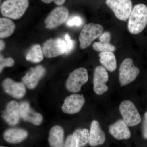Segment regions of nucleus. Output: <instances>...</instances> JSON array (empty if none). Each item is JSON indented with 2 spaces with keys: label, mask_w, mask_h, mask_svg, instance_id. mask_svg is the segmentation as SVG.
Segmentation results:
<instances>
[{
  "label": "nucleus",
  "mask_w": 147,
  "mask_h": 147,
  "mask_svg": "<svg viewBox=\"0 0 147 147\" xmlns=\"http://www.w3.org/2000/svg\"><path fill=\"white\" fill-rule=\"evenodd\" d=\"M111 39V35L108 32L103 33L99 37V40L101 42L110 43Z\"/></svg>",
  "instance_id": "c756f323"
},
{
  "label": "nucleus",
  "mask_w": 147,
  "mask_h": 147,
  "mask_svg": "<svg viewBox=\"0 0 147 147\" xmlns=\"http://www.w3.org/2000/svg\"><path fill=\"white\" fill-rule=\"evenodd\" d=\"M76 147H85L90 140V131L86 128L78 129L73 133Z\"/></svg>",
  "instance_id": "412c9836"
},
{
  "label": "nucleus",
  "mask_w": 147,
  "mask_h": 147,
  "mask_svg": "<svg viewBox=\"0 0 147 147\" xmlns=\"http://www.w3.org/2000/svg\"><path fill=\"white\" fill-rule=\"evenodd\" d=\"M142 132L144 139H147V111L144 116V120L142 123Z\"/></svg>",
  "instance_id": "cd10ccee"
},
{
  "label": "nucleus",
  "mask_w": 147,
  "mask_h": 147,
  "mask_svg": "<svg viewBox=\"0 0 147 147\" xmlns=\"http://www.w3.org/2000/svg\"><path fill=\"white\" fill-rule=\"evenodd\" d=\"M67 44L65 40L61 38L50 39L45 41L42 46L43 54L47 58L58 57L65 53Z\"/></svg>",
  "instance_id": "6e6552de"
},
{
  "label": "nucleus",
  "mask_w": 147,
  "mask_h": 147,
  "mask_svg": "<svg viewBox=\"0 0 147 147\" xmlns=\"http://www.w3.org/2000/svg\"><path fill=\"white\" fill-rule=\"evenodd\" d=\"M1 147H4V146H1Z\"/></svg>",
  "instance_id": "473e14b6"
},
{
  "label": "nucleus",
  "mask_w": 147,
  "mask_h": 147,
  "mask_svg": "<svg viewBox=\"0 0 147 147\" xmlns=\"http://www.w3.org/2000/svg\"><path fill=\"white\" fill-rule=\"evenodd\" d=\"M105 3L121 21L128 18L132 9L131 0H106Z\"/></svg>",
  "instance_id": "0eeeda50"
},
{
  "label": "nucleus",
  "mask_w": 147,
  "mask_h": 147,
  "mask_svg": "<svg viewBox=\"0 0 147 147\" xmlns=\"http://www.w3.org/2000/svg\"><path fill=\"white\" fill-rule=\"evenodd\" d=\"M14 64V61L11 58H4L3 56L1 55L0 57V71L2 72L3 69L6 67H12Z\"/></svg>",
  "instance_id": "393cba45"
},
{
  "label": "nucleus",
  "mask_w": 147,
  "mask_h": 147,
  "mask_svg": "<svg viewBox=\"0 0 147 147\" xmlns=\"http://www.w3.org/2000/svg\"><path fill=\"white\" fill-rule=\"evenodd\" d=\"M64 147H76V142L73 135H69L66 140Z\"/></svg>",
  "instance_id": "c85d7f7f"
},
{
  "label": "nucleus",
  "mask_w": 147,
  "mask_h": 147,
  "mask_svg": "<svg viewBox=\"0 0 147 147\" xmlns=\"http://www.w3.org/2000/svg\"><path fill=\"white\" fill-rule=\"evenodd\" d=\"M109 131L114 138L118 140L128 139L131 136L128 125L123 119H121L110 125Z\"/></svg>",
  "instance_id": "4468645a"
},
{
  "label": "nucleus",
  "mask_w": 147,
  "mask_h": 147,
  "mask_svg": "<svg viewBox=\"0 0 147 147\" xmlns=\"http://www.w3.org/2000/svg\"><path fill=\"white\" fill-rule=\"evenodd\" d=\"M103 30L100 24L90 23L85 25L79 37L81 48L84 49L89 47L92 41L103 33Z\"/></svg>",
  "instance_id": "39448f33"
},
{
  "label": "nucleus",
  "mask_w": 147,
  "mask_h": 147,
  "mask_svg": "<svg viewBox=\"0 0 147 147\" xmlns=\"http://www.w3.org/2000/svg\"><path fill=\"white\" fill-rule=\"evenodd\" d=\"M85 102L86 100L83 95L71 94L66 98L62 109L66 114H76L81 111Z\"/></svg>",
  "instance_id": "9b49d317"
},
{
  "label": "nucleus",
  "mask_w": 147,
  "mask_h": 147,
  "mask_svg": "<svg viewBox=\"0 0 147 147\" xmlns=\"http://www.w3.org/2000/svg\"><path fill=\"white\" fill-rule=\"evenodd\" d=\"M45 73V68L42 65H38L32 68L22 78L23 83L30 89H34L40 80Z\"/></svg>",
  "instance_id": "f8f14e48"
},
{
  "label": "nucleus",
  "mask_w": 147,
  "mask_h": 147,
  "mask_svg": "<svg viewBox=\"0 0 147 147\" xmlns=\"http://www.w3.org/2000/svg\"><path fill=\"white\" fill-rule=\"evenodd\" d=\"M93 48L95 50L98 52H114L116 50V47L114 45L110 43L102 42H96L93 45Z\"/></svg>",
  "instance_id": "b1692460"
},
{
  "label": "nucleus",
  "mask_w": 147,
  "mask_h": 147,
  "mask_svg": "<svg viewBox=\"0 0 147 147\" xmlns=\"http://www.w3.org/2000/svg\"><path fill=\"white\" fill-rule=\"evenodd\" d=\"M140 73L139 69L135 66L130 58L123 61L119 69V81L121 86H125L134 82Z\"/></svg>",
  "instance_id": "7ed1b4c3"
},
{
  "label": "nucleus",
  "mask_w": 147,
  "mask_h": 147,
  "mask_svg": "<svg viewBox=\"0 0 147 147\" xmlns=\"http://www.w3.org/2000/svg\"><path fill=\"white\" fill-rule=\"evenodd\" d=\"M2 86L5 92L16 98H21L26 94V87L24 83L15 82L10 78L5 79Z\"/></svg>",
  "instance_id": "dca6fc26"
},
{
  "label": "nucleus",
  "mask_w": 147,
  "mask_h": 147,
  "mask_svg": "<svg viewBox=\"0 0 147 147\" xmlns=\"http://www.w3.org/2000/svg\"><path fill=\"white\" fill-rule=\"evenodd\" d=\"M15 24L8 18L0 19V37L5 38L11 35L15 30Z\"/></svg>",
  "instance_id": "4be33fe9"
},
{
  "label": "nucleus",
  "mask_w": 147,
  "mask_h": 147,
  "mask_svg": "<svg viewBox=\"0 0 147 147\" xmlns=\"http://www.w3.org/2000/svg\"><path fill=\"white\" fill-rule=\"evenodd\" d=\"M43 3L46 4H49L54 2L56 5H61L65 2L66 0H41Z\"/></svg>",
  "instance_id": "7c9ffc66"
},
{
  "label": "nucleus",
  "mask_w": 147,
  "mask_h": 147,
  "mask_svg": "<svg viewBox=\"0 0 147 147\" xmlns=\"http://www.w3.org/2000/svg\"><path fill=\"white\" fill-rule=\"evenodd\" d=\"M29 0H5L1 6L4 16L13 19L23 16L28 7Z\"/></svg>",
  "instance_id": "f03ea898"
},
{
  "label": "nucleus",
  "mask_w": 147,
  "mask_h": 147,
  "mask_svg": "<svg viewBox=\"0 0 147 147\" xmlns=\"http://www.w3.org/2000/svg\"><path fill=\"white\" fill-rule=\"evenodd\" d=\"M147 25V7L144 4L136 5L129 17L128 29L130 33L137 34L144 30Z\"/></svg>",
  "instance_id": "f257e3e1"
},
{
  "label": "nucleus",
  "mask_w": 147,
  "mask_h": 147,
  "mask_svg": "<svg viewBox=\"0 0 147 147\" xmlns=\"http://www.w3.org/2000/svg\"><path fill=\"white\" fill-rule=\"evenodd\" d=\"M119 110L123 119L129 127L138 125L142 121L139 111L132 101L123 100L119 106Z\"/></svg>",
  "instance_id": "20e7f679"
},
{
  "label": "nucleus",
  "mask_w": 147,
  "mask_h": 147,
  "mask_svg": "<svg viewBox=\"0 0 147 147\" xmlns=\"http://www.w3.org/2000/svg\"><path fill=\"white\" fill-rule=\"evenodd\" d=\"M3 118L9 125L14 126L18 123L21 118L19 104L15 100L9 102L3 112Z\"/></svg>",
  "instance_id": "2eb2a0df"
},
{
  "label": "nucleus",
  "mask_w": 147,
  "mask_h": 147,
  "mask_svg": "<svg viewBox=\"0 0 147 147\" xmlns=\"http://www.w3.org/2000/svg\"><path fill=\"white\" fill-rule=\"evenodd\" d=\"M100 62L103 66L108 71L113 72L117 67L115 56L112 52L100 53L99 55Z\"/></svg>",
  "instance_id": "aec40b11"
},
{
  "label": "nucleus",
  "mask_w": 147,
  "mask_h": 147,
  "mask_svg": "<svg viewBox=\"0 0 147 147\" xmlns=\"http://www.w3.org/2000/svg\"><path fill=\"white\" fill-rule=\"evenodd\" d=\"M106 139L105 134L102 130L100 123L97 120L92 121L91 124L89 143L91 146L94 147L103 144Z\"/></svg>",
  "instance_id": "f3484780"
},
{
  "label": "nucleus",
  "mask_w": 147,
  "mask_h": 147,
  "mask_svg": "<svg viewBox=\"0 0 147 147\" xmlns=\"http://www.w3.org/2000/svg\"><path fill=\"white\" fill-rule=\"evenodd\" d=\"M64 131L61 127L55 125L50 129L48 142L52 147H63Z\"/></svg>",
  "instance_id": "6ab92c4d"
},
{
  "label": "nucleus",
  "mask_w": 147,
  "mask_h": 147,
  "mask_svg": "<svg viewBox=\"0 0 147 147\" xmlns=\"http://www.w3.org/2000/svg\"><path fill=\"white\" fill-rule=\"evenodd\" d=\"M65 39L66 42L67 51L65 54H68L72 51L74 47V42L71 39V37L68 34H66L65 35Z\"/></svg>",
  "instance_id": "bb28decb"
},
{
  "label": "nucleus",
  "mask_w": 147,
  "mask_h": 147,
  "mask_svg": "<svg viewBox=\"0 0 147 147\" xmlns=\"http://www.w3.org/2000/svg\"><path fill=\"white\" fill-rule=\"evenodd\" d=\"M88 80V71L86 68L80 67L70 73L66 83L69 91L77 93L80 91L83 85Z\"/></svg>",
  "instance_id": "423d86ee"
},
{
  "label": "nucleus",
  "mask_w": 147,
  "mask_h": 147,
  "mask_svg": "<svg viewBox=\"0 0 147 147\" xmlns=\"http://www.w3.org/2000/svg\"><path fill=\"white\" fill-rule=\"evenodd\" d=\"M1 46H0V50H2L4 48L5 46V45L4 42L2 40H1Z\"/></svg>",
  "instance_id": "2f4dec72"
},
{
  "label": "nucleus",
  "mask_w": 147,
  "mask_h": 147,
  "mask_svg": "<svg viewBox=\"0 0 147 147\" xmlns=\"http://www.w3.org/2000/svg\"><path fill=\"white\" fill-rule=\"evenodd\" d=\"M83 23L82 18L78 16H75L69 19L67 21L66 24L68 26H79Z\"/></svg>",
  "instance_id": "a878e982"
},
{
  "label": "nucleus",
  "mask_w": 147,
  "mask_h": 147,
  "mask_svg": "<svg viewBox=\"0 0 147 147\" xmlns=\"http://www.w3.org/2000/svg\"><path fill=\"white\" fill-rule=\"evenodd\" d=\"M28 136V132L21 128L9 129L4 134V138L5 141L11 144L20 143L25 140Z\"/></svg>",
  "instance_id": "a211bd4d"
},
{
  "label": "nucleus",
  "mask_w": 147,
  "mask_h": 147,
  "mask_svg": "<svg viewBox=\"0 0 147 147\" xmlns=\"http://www.w3.org/2000/svg\"><path fill=\"white\" fill-rule=\"evenodd\" d=\"M109 80V74L103 66H98L95 69L93 78V90L98 95L106 92L108 87L106 85Z\"/></svg>",
  "instance_id": "1a4fd4ad"
},
{
  "label": "nucleus",
  "mask_w": 147,
  "mask_h": 147,
  "mask_svg": "<svg viewBox=\"0 0 147 147\" xmlns=\"http://www.w3.org/2000/svg\"><path fill=\"white\" fill-rule=\"evenodd\" d=\"M21 118L23 120L39 125L42 123L43 117L41 114L35 112L27 102H21L19 105Z\"/></svg>",
  "instance_id": "ddd939ff"
},
{
  "label": "nucleus",
  "mask_w": 147,
  "mask_h": 147,
  "mask_svg": "<svg viewBox=\"0 0 147 147\" xmlns=\"http://www.w3.org/2000/svg\"><path fill=\"white\" fill-rule=\"evenodd\" d=\"M69 15L66 7L60 6L53 9L45 19V23L47 28H53L61 25L66 21Z\"/></svg>",
  "instance_id": "9d476101"
},
{
  "label": "nucleus",
  "mask_w": 147,
  "mask_h": 147,
  "mask_svg": "<svg viewBox=\"0 0 147 147\" xmlns=\"http://www.w3.org/2000/svg\"><path fill=\"white\" fill-rule=\"evenodd\" d=\"M42 49L39 44H35L32 46L28 50L26 56V59L32 62L38 63L43 59Z\"/></svg>",
  "instance_id": "5701e85b"
}]
</instances>
